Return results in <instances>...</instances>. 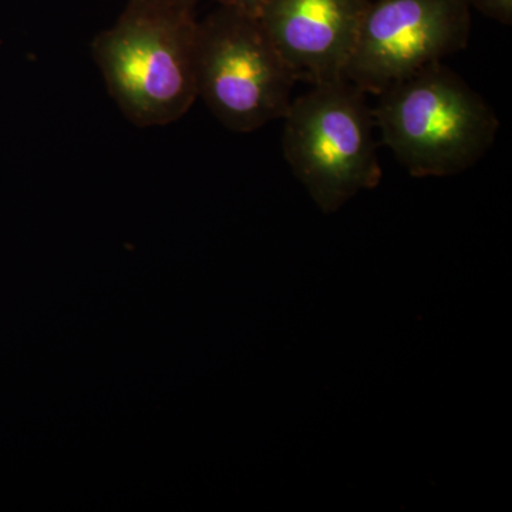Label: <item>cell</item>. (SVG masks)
Here are the masks:
<instances>
[{
	"label": "cell",
	"mask_w": 512,
	"mask_h": 512,
	"mask_svg": "<svg viewBox=\"0 0 512 512\" xmlns=\"http://www.w3.org/2000/svg\"><path fill=\"white\" fill-rule=\"evenodd\" d=\"M194 9L128 0L119 20L94 39V59L107 89L138 127L174 123L198 99Z\"/></svg>",
	"instance_id": "cell-1"
},
{
	"label": "cell",
	"mask_w": 512,
	"mask_h": 512,
	"mask_svg": "<svg viewBox=\"0 0 512 512\" xmlns=\"http://www.w3.org/2000/svg\"><path fill=\"white\" fill-rule=\"evenodd\" d=\"M373 116L383 143L417 178L473 167L493 147L500 128L483 97L441 63L377 94Z\"/></svg>",
	"instance_id": "cell-2"
},
{
	"label": "cell",
	"mask_w": 512,
	"mask_h": 512,
	"mask_svg": "<svg viewBox=\"0 0 512 512\" xmlns=\"http://www.w3.org/2000/svg\"><path fill=\"white\" fill-rule=\"evenodd\" d=\"M284 120L286 161L320 210L338 211L379 185L373 109L345 77L312 84L292 100Z\"/></svg>",
	"instance_id": "cell-3"
},
{
	"label": "cell",
	"mask_w": 512,
	"mask_h": 512,
	"mask_svg": "<svg viewBox=\"0 0 512 512\" xmlns=\"http://www.w3.org/2000/svg\"><path fill=\"white\" fill-rule=\"evenodd\" d=\"M198 97L235 133L284 119L298 82L256 16L218 8L198 22Z\"/></svg>",
	"instance_id": "cell-4"
},
{
	"label": "cell",
	"mask_w": 512,
	"mask_h": 512,
	"mask_svg": "<svg viewBox=\"0 0 512 512\" xmlns=\"http://www.w3.org/2000/svg\"><path fill=\"white\" fill-rule=\"evenodd\" d=\"M466 0H367L343 77L379 94L467 46Z\"/></svg>",
	"instance_id": "cell-5"
},
{
	"label": "cell",
	"mask_w": 512,
	"mask_h": 512,
	"mask_svg": "<svg viewBox=\"0 0 512 512\" xmlns=\"http://www.w3.org/2000/svg\"><path fill=\"white\" fill-rule=\"evenodd\" d=\"M367 0H268L259 22L296 79L343 77Z\"/></svg>",
	"instance_id": "cell-6"
},
{
	"label": "cell",
	"mask_w": 512,
	"mask_h": 512,
	"mask_svg": "<svg viewBox=\"0 0 512 512\" xmlns=\"http://www.w3.org/2000/svg\"><path fill=\"white\" fill-rule=\"evenodd\" d=\"M466 2L470 8L477 9L488 18L497 20L505 26H511L512 0H466Z\"/></svg>",
	"instance_id": "cell-7"
},
{
	"label": "cell",
	"mask_w": 512,
	"mask_h": 512,
	"mask_svg": "<svg viewBox=\"0 0 512 512\" xmlns=\"http://www.w3.org/2000/svg\"><path fill=\"white\" fill-rule=\"evenodd\" d=\"M215 2L222 8L241 10V12L249 13V15L258 18L268 0H215Z\"/></svg>",
	"instance_id": "cell-8"
},
{
	"label": "cell",
	"mask_w": 512,
	"mask_h": 512,
	"mask_svg": "<svg viewBox=\"0 0 512 512\" xmlns=\"http://www.w3.org/2000/svg\"><path fill=\"white\" fill-rule=\"evenodd\" d=\"M154 2L185 3V5H197L198 0H154Z\"/></svg>",
	"instance_id": "cell-9"
}]
</instances>
